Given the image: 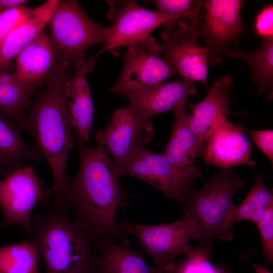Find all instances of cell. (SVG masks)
<instances>
[{
    "label": "cell",
    "mask_w": 273,
    "mask_h": 273,
    "mask_svg": "<svg viewBox=\"0 0 273 273\" xmlns=\"http://www.w3.org/2000/svg\"><path fill=\"white\" fill-rule=\"evenodd\" d=\"M1 82H0V86H1Z\"/></svg>",
    "instance_id": "obj_35"
},
{
    "label": "cell",
    "mask_w": 273,
    "mask_h": 273,
    "mask_svg": "<svg viewBox=\"0 0 273 273\" xmlns=\"http://www.w3.org/2000/svg\"><path fill=\"white\" fill-rule=\"evenodd\" d=\"M69 62L66 55H59L44 90L25 114L21 127L32 135L35 146L48 163L55 201H61L63 196L69 178L67 157L75 141L65 92L66 82L70 77L67 71Z\"/></svg>",
    "instance_id": "obj_2"
},
{
    "label": "cell",
    "mask_w": 273,
    "mask_h": 273,
    "mask_svg": "<svg viewBox=\"0 0 273 273\" xmlns=\"http://www.w3.org/2000/svg\"><path fill=\"white\" fill-rule=\"evenodd\" d=\"M160 13L189 19L193 27L199 28L201 24L200 7L202 2L190 0H153L151 1Z\"/></svg>",
    "instance_id": "obj_27"
},
{
    "label": "cell",
    "mask_w": 273,
    "mask_h": 273,
    "mask_svg": "<svg viewBox=\"0 0 273 273\" xmlns=\"http://www.w3.org/2000/svg\"><path fill=\"white\" fill-rule=\"evenodd\" d=\"M108 4L110 8L107 16L113 23L108 27L103 47L88 60L92 71L95 60L105 52L141 44L151 37L153 31L160 25L182 19L178 16L148 9L133 0L108 1Z\"/></svg>",
    "instance_id": "obj_7"
},
{
    "label": "cell",
    "mask_w": 273,
    "mask_h": 273,
    "mask_svg": "<svg viewBox=\"0 0 273 273\" xmlns=\"http://www.w3.org/2000/svg\"><path fill=\"white\" fill-rule=\"evenodd\" d=\"M233 168L222 169L210 176L201 189L193 190L182 204L193 221L195 239L213 250V239L231 241L234 237L233 196L244 186Z\"/></svg>",
    "instance_id": "obj_4"
},
{
    "label": "cell",
    "mask_w": 273,
    "mask_h": 273,
    "mask_svg": "<svg viewBox=\"0 0 273 273\" xmlns=\"http://www.w3.org/2000/svg\"><path fill=\"white\" fill-rule=\"evenodd\" d=\"M119 224L123 235L134 236L162 273H173L175 259L188 253L189 241L195 238L193 221L184 212L179 219L166 224L142 225L124 219Z\"/></svg>",
    "instance_id": "obj_6"
},
{
    "label": "cell",
    "mask_w": 273,
    "mask_h": 273,
    "mask_svg": "<svg viewBox=\"0 0 273 273\" xmlns=\"http://www.w3.org/2000/svg\"><path fill=\"white\" fill-rule=\"evenodd\" d=\"M153 131L151 119L143 117L128 105L115 110L108 123L96 133L95 138L99 145L108 150L121 175L132 157L150 142Z\"/></svg>",
    "instance_id": "obj_10"
},
{
    "label": "cell",
    "mask_w": 273,
    "mask_h": 273,
    "mask_svg": "<svg viewBox=\"0 0 273 273\" xmlns=\"http://www.w3.org/2000/svg\"><path fill=\"white\" fill-rule=\"evenodd\" d=\"M197 93L194 82L181 78L147 89L120 94L128 99L129 106L136 112L151 119L158 114L185 106L188 97Z\"/></svg>",
    "instance_id": "obj_16"
},
{
    "label": "cell",
    "mask_w": 273,
    "mask_h": 273,
    "mask_svg": "<svg viewBox=\"0 0 273 273\" xmlns=\"http://www.w3.org/2000/svg\"><path fill=\"white\" fill-rule=\"evenodd\" d=\"M26 2L25 0H0V12L25 4Z\"/></svg>",
    "instance_id": "obj_33"
},
{
    "label": "cell",
    "mask_w": 273,
    "mask_h": 273,
    "mask_svg": "<svg viewBox=\"0 0 273 273\" xmlns=\"http://www.w3.org/2000/svg\"><path fill=\"white\" fill-rule=\"evenodd\" d=\"M79 151V172L69 177L61 204L70 209L73 220L97 248L105 239L128 245L116 221L118 207L128 205V194L121 189V176L105 147H92L75 136Z\"/></svg>",
    "instance_id": "obj_1"
},
{
    "label": "cell",
    "mask_w": 273,
    "mask_h": 273,
    "mask_svg": "<svg viewBox=\"0 0 273 273\" xmlns=\"http://www.w3.org/2000/svg\"><path fill=\"white\" fill-rule=\"evenodd\" d=\"M143 180L162 191L165 196L183 204L193 190L196 179L202 178L197 166L181 170L174 166L164 154L153 153L146 147L138 151L121 172Z\"/></svg>",
    "instance_id": "obj_9"
},
{
    "label": "cell",
    "mask_w": 273,
    "mask_h": 273,
    "mask_svg": "<svg viewBox=\"0 0 273 273\" xmlns=\"http://www.w3.org/2000/svg\"><path fill=\"white\" fill-rule=\"evenodd\" d=\"M239 129L244 133H247L252 139L257 147L272 164L273 162V131L271 129L252 130L242 124L237 125Z\"/></svg>",
    "instance_id": "obj_31"
},
{
    "label": "cell",
    "mask_w": 273,
    "mask_h": 273,
    "mask_svg": "<svg viewBox=\"0 0 273 273\" xmlns=\"http://www.w3.org/2000/svg\"><path fill=\"white\" fill-rule=\"evenodd\" d=\"M272 204V190L266 188L262 174H257L254 184L245 198L239 205H235L233 224L247 220L257 225L262 220L268 207Z\"/></svg>",
    "instance_id": "obj_24"
},
{
    "label": "cell",
    "mask_w": 273,
    "mask_h": 273,
    "mask_svg": "<svg viewBox=\"0 0 273 273\" xmlns=\"http://www.w3.org/2000/svg\"><path fill=\"white\" fill-rule=\"evenodd\" d=\"M161 33L164 60L181 78L199 81L208 89L207 61L210 51L198 44V28L183 19L168 22Z\"/></svg>",
    "instance_id": "obj_11"
},
{
    "label": "cell",
    "mask_w": 273,
    "mask_h": 273,
    "mask_svg": "<svg viewBox=\"0 0 273 273\" xmlns=\"http://www.w3.org/2000/svg\"><path fill=\"white\" fill-rule=\"evenodd\" d=\"M47 24L57 51L75 64L86 59L89 48L105 43L108 28L93 21L75 0L60 1Z\"/></svg>",
    "instance_id": "obj_5"
},
{
    "label": "cell",
    "mask_w": 273,
    "mask_h": 273,
    "mask_svg": "<svg viewBox=\"0 0 273 273\" xmlns=\"http://www.w3.org/2000/svg\"><path fill=\"white\" fill-rule=\"evenodd\" d=\"M99 250L97 273H162L148 265L138 251L113 240L102 241Z\"/></svg>",
    "instance_id": "obj_21"
},
{
    "label": "cell",
    "mask_w": 273,
    "mask_h": 273,
    "mask_svg": "<svg viewBox=\"0 0 273 273\" xmlns=\"http://www.w3.org/2000/svg\"><path fill=\"white\" fill-rule=\"evenodd\" d=\"M232 84L229 75L221 76L202 100L196 103L187 101L185 104L191 111L189 123L195 136L197 157L210 135L232 113L229 107Z\"/></svg>",
    "instance_id": "obj_14"
},
{
    "label": "cell",
    "mask_w": 273,
    "mask_h": 273,
    "mask_svg": "<svg viewBox=\"0 0 273 273\" xmlns=\"http://www.w3.org/2000/svg\"><path fill=\"white\" fill-rule=\"evenodd\" d=\"M213 250L200 244L191 247L187 258L175 270V273H221L209 261Z\"/></svg>",
    "instance_id": "obj_28"
},
{
    "label": "cell",
    "mask_w": 273,
    "mask_h": 273,
    "mask_svg": "<svg viewBox=\"0 0 273 273\" xmlns=\"http://www.w3.org/2000/svg\"><path fill=\"white\" fill-rule=\"evenodd\" d=\"M42 158L35 145L28 144L14 122L0 113V179L25 166L29 159Z\"/></svg>",
    "instance_id": "obj_20"
},
{
    "label": "cell",
    "mask_w": 273,
    "mask_h": 273,
    "mask_svg": "<svg viewBox=\"0 0 273 273\" xmlns=\"http://www.w3.org/2000/svg\"><path fill=\"white\" fill-rule=\"evenodd\" d=\"M251 143L239 128L224 119L206 141L200 154L207 165L222 169L241 165L253 168Z\"/></svg>",
    "instance_id": "obj_15"
},
{
    "label": "cell",
    "mask_w": 273,
    "mask_h": 273,
    "mask_svg": "<svg viewBox=\"0 0 273 273\" xmlns=\"http://www.w3.org/2000/svg\"><path fill=\"white\" fill-rule=\"evenodd\" d=\"M161 46L152 37L144 42L129 48L122 54L124 61L122 72L111 93L139 90L161 83L177 74L164 59Z\"/></svg>",
    "instance_id": "obj_12"
},
{
    "label": "cell",
    "mask_w": 273,
    "mask_h": 273,
    "mask_svg": "<svg viewBox=\"0 0 273 273\" xmlns=\"http://www.w3.org/2000/svg\"><path fill=\"white\" fill-rule=\"evenodd\" d=\"M261 236V253L266 262H273V204L267 208L262 220L256 225Z\"/></svg>",
    "instance_id": "obj_30"
},
{
    "label": "cell",
    "mask_w": 273,
    "mask_h": 273,
    "mask_svg": "<svg viewBox=\"0 0 273 273\" xmlns=\"http://www.w3.org/2000/svg\"><path fill=\"white\" fill-rule=\"evenodd\" d=\"M38 85H25L19 80L0 86V113L21 128L30 98Z\"/></svg>",
    "instance_id": "obj_26"
},
{
    "label": "cell",
    "mask_w": 273,
    "mask_h": 273,
    "mask_svg": "<svg viewBox=\"0 0 273 273\" xmlns=\"http://www.w3.org/2000/svg\"><path fill=\"white\" fill-rule=\"evenodd\" d=\"M53 195L52 187L44 188L29 165L0 179V207L4 216L1 226L18 224L30 234L34 208L38 204L48 206Z\"/></svg>",
    "instance_id": "obj_8"
},
{
    "label": "cell",
    "mask_w": 273,
    "mask_h": 273,
    "mask_svg": "<svg viewBox=\"0 0 273 273\" xmlns=\"http://www.w3.org/2000/svg\"><path fill=\"white\" fill-rule=\"evenodd\" d=\"M39 254L27 239L0 247V273H39Z\"/></svg>",
    "instance_id": "obj_25"
},
{
    "label": "cell",
    "mask_w": 273,
    "mask_h": 273,
    "mask_svg": "<svg viewBox=\"0 0 273 273\" xmlns=\"http://www.w3.org/2000/svg\"><path fill=\"white\" fill-rule=\"evenodd\" d=\"M256 34L263 40L273 39V7L264 6L255 17L254 24Z\"/></svg>",
    "instance_id": "obj_32"
},
{
    "label": "cell",
    "mask_w": 273,
    "mask_h": 273,
    "mask_svg": "<svg viewBox=\"0 0 273 273\" xmlns=\"http://www.w3.org/2000/svg\"><path fill=\"white\" fill-rule=\"evenodd\" d=\"M250 263L256 273H271L266 267L260 264L253 262H250Z\"/></svg>",
    "instance_id": "obj_34"
},
{
    "label": "cell",
    "mask_w": 273,
    "mask_h": 273,
    "mask_svg": "<svg viewBox=\"0 0 273 273\" xmlns=\"http://www.w3.org/2000/svg\"><path fill=\"white\" fill-rule=\"evenodd\" d=\"M90 70L88 60L75 64V74L65 84L69 112L75 136L85 142L89 138L93 119V104L86 74Z\"/></svg>",
    "instance_id": "obj_18"
},
{
    "label": "cell",
    "mask_w": 273,
    "mask_h": 273,
    "mask_svg": "<svg viewBox=\"0 0 273 273\" xmlns=\"http://www.w3.org/2000/svg\"><path fill=\"white\" fill-rule=\"evenodd\" d=\"M32 222L28 239L43 260L46 273H97L96 247L85 232L67 213L63 205L53 203Z\"/></svg>",
    "instance_id": "obj_3"
},
{
    "label": "cell",
    "mask_w": 273,
    "mask_h": 273,
    "mask_svg": "<svg viewBox=\"0 0 273 273\" xmlns=\"http://www.w3.org/2000/svg\"><path fill=\"white\" fill-rule=\"evenodd\" d=\"M189 115L185 106L174 111L172 130L164 153L174 166L181 170L193 167L197 157L195 136L189 125Z\"/></svg>",
    "instance_id": "obj_22"
},
{
    "label": "cell",
    "mask_w": 273,
    "mask_h": 273,
    "mask_svg": "<svg viewBox=\"0 0 273 273\" xmlns=\"http://www.w3.org/2000/svg\"><path fill=\"white\" fill-rule=\"evenodd\" d=\"M32 11L23 4L0 12V48L6 37L22 23Z\"/></svg>",
    "instance_id": "obj_29"
},
{
    "label": "cell",
    "mask_w": 273,
    "mask_h": 273,
    "mask_svg": "<svg viewBox=\"0 0 273 273\" xmlns=\"http://www.w3.org/2000/svg\"><path fill=\"white\" fill-rule=\"evenodd\" d=\"M58 0H47L5 39L0 48V71L6 72L13 58L45 29Z\"/></svg>",
    "instance_id": "obj_19"
},
{
    "label": "cell",
    "mask_w": 273,
    "mask_h": 273,
    "mask_svg": "<svg viewBox=\"0 0 273 273\" xmlns=\"http://www.w3.org/2000/svg\"><path fill=\"white\" fill-rule=\"evenodd\" d=\"M244 1L240 0H207L202 2L205 10L204 21L198 28L199 37H202L209 48V62L219 64L222 56L230 51L243 30L240 11Z\"/></svg>",
    "instance_id": "obj_13"
},
{
    "label": "cell",
    "mask_w": 273,
    "mask_h": 273,
    "mask_svg": "<svg viewBox=\"0 0 273 273\" xmlns=\"http://www.w3.org/2000/svg\"><path fill=\"white\" fill-rule=\"evenodd\" d=\"M59 53L46 29L15 57L17 79L27 85H38L48 78L55 67Z\"/></svg>",
    "instance_id": "obj_17"
},
{
    "label": "cell",
    "mask_w": 273,
    "mask_h": 273,
    "mask_svg": "<svg viewBox=\"0 0 273 273\" xmlns=\"http://www.w3.org/2000/svg\"><path fill=\"white\" fill-rule=\"evenodd\" d=\"M231 57L242 59L250 69L252 80L258 86L257 94H272L273 86V39L264 40L254 52L246 53L239 49L230 50Z\"/></svg>",
    "instance_id": "obj_23"
}]
</instances>
